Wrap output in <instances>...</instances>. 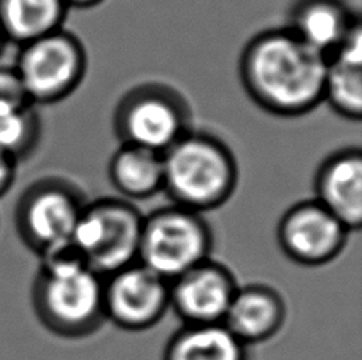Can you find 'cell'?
Here are the masks:
<instances>
[{
    "label": "cell",
    "instance_id": "1",
    "mask_svg": "<svg viewBox=\"0 0 362 360\" xmlns=\"http://www.w3.org/2000/svg\"><path fill=\"white\" fill-rule=\"evenodd\" d=\"M327 57L288 28L267 29L245 44L238 73L245 92L264 112L299 118L322 104Z\"/></svg>",
    "mask_w": 362,
    "mask_h": 360
},
{
    "label": "cell",
    "instance_id": "2",
    "mask_svg": "<svg viewBox=\"0 0 362 360\" xmlns=\"http://www.w3.org/2000/svg\"><path fill=\"white\" fill-rule=\"evenodd\" d=\"M40 324L64 340H83L107 323L103 276L88 267L72 248L43 257L30 289Z\"/></svg>",
    "mask_w": 362,
    "mask_h": 360
},
{
    "label": "cell",
    "instance_id": "3",
    "mask_svg": "<svg viewBox=\"0 0 362 360\" xmlns=\"http://www.w3.org/2000/svg\"><path fill=\"white\" fill-rule=\"evenodd\" d=\"M164 192L173 205L204 215L230 200L238 184V164L216 135L194 131L163 154Z\"/></svg>",
    "mask_w": 362,
    "mask_h": 360
},
{
    "label": "cell",
    "instance_id": "4",
    "mask_svg": "<svg viewBox=\"0 0 362 360\" xmlns=\"http://www.w3.org/2000/svg\"><path fill=\"white\" fill-rule=\"evenodd\" d=\"M144 215L132 202L105 197L88 202L70 248L100 276L137 262Z\"/></svg>",
    "mask_w": 362,
    "mask_h": 360
},
{
    "label": "cell",
    "instance_id": "5",
    "mask_svg": "<svg viewBox=\"0 0 362 360\" xmlns=\"http://www.w3.org/2000/svg\"><path fill=\"white\" fill-rule=\"evenodd\" d=\"M192 113L183 94L163 83L132 88L115 108L113 128L119 143L164 154L191 131Z\"/></svg>",
    "mask_w": 362,
    "mask_h": 360
},
{
    "label": "cell",
    "instance_id": "6",
    "mask_svg": "<svg viewBox=\"0 0 362 360\" xmlns=\"http://www.w3.org/2000/svg\"><path fill=\"white\" fill-rule=\"evenodd\" d=\"M213 232L204 215L169 205L144 216L139 262L173 281L211 257Z\"/></svg>",
    "mask_w": 362,
    "mask_h": 360
},
{
    "label": "cell",
    "instance_id": "7",
    "mask_svg": "<svg viewBox=\"0 0 362 360\" xmlns=\"http://www.w3.org/2000/svg\"><path fill=\"white\" fill-rule=\"evenodd\" d=\"M78 186L61 176L42 178L23 192L15 222L21 241L43 259L70 246L86 207Z\"/></svg>",
    "mask_w": 362,
    "mask_h": 360
},
{
    "label": "cell",
    "instance_id": "8",
    "mask_svg": "<svg viewBox=\"0 0 362 360\" xmlns=\"http://www.w3.org/2000/svg\"><path fill=\"white\" fill-rule=\"evenodd\" d=\"M19 48L15 68L34 105L59 104L85 80L88 72L85 44L66 29Z\"/></svg>",
    "mask_w": 362,
    "mask_h": 360
},
{
    "label": "cell",
    "instance_id": "9",
    "mask_svg": "<svg viewBox=\"0 0 362 360\" xmlns=\"http://www.w3.org/2000/svg\"><path fill=\"white\" fill-rule=\"evenodd\" d=\"M105 319L127 332L158 325L170 310L169 281L139 260L103 278Z\"/></svg>",
    "mask_w": 362,
    "mask_h": 360
},
{
    "label": "cell",
    "instance_id": "10",
    "mask_svg": "<svg viewBox=\"0 0 362 360\" xmlns=\"http://www.w3.org/2000/svg\"><path fill=\"white\" fill-rule=\"evenodd\" d=\"M346 227L315 200H303L284 211L276 227L283 254L302 267H325L344 253Z\"/></svg>",
    "mask_w": 362,
    "mask_h": 360
},
{
    "label": "cell",
    "instance_id": "11",
    "mask_svg": "<svg viewBox=\"0 0 362 360\" xmlns=\"http://www.w3.org/2000/svg\"><path fill=\"white\" fill-rule=\"evenodd\" d=\"M169 286L170 310L183 324H223L240 284L229 267L210 257Z\"/></svg>",
    "mask_w": 362,
    "mask_h": 360
},
{
    "label": "cell",
    "instance_id": "12",
    "mask_svg": "<svg viewBox=\"0 0 362 360\" xmlns=\"http://www.w3.org/2000/svg\"><path fill=\"white\" fill-rule=\"evenodd\" d=\"M315 200L344 224L348 232L362 226V152L345 148L329 156L315 176Z\"/></svg>",
    "mask_w": 362,
    "mask_h": 360
},
{
    "label": "cell",
    "instance_id": "13",
    "mask_svg": "<svg viewBox=\"0 0 362 360\" xmlns=\"http://www.w3.org/2000/svg\"><path fill=\"white\" fill-rule=\"evenodd\" d=\"M288 305L267 284L238 286L223 324L250 348L275 338L286 324Z\"/></svg>",
    "mask_w": 362,
    "mask_h": 360
},
{
    "label": "cell",
    "instance_id": "14",
    "mask_svg": "<svg viewBox=\"0 0 362 360\" xmlns=\"http://www.w3.org/2000/svg\"><path fill=\"white\" fill-rule=\"evenodd\" d=\"M358 21L361 16L345 0H296L286 28L310 48L329 57Z\"/></svg>",
    "mask_w": 362,
    "mask_h": 360
},
{
    "label": "cell",
    "instance_id": "15",
    "mask_svg": "<svg viewBox=\"0 0 362 360\" xmlns=\"http://www.w3.org/2000/svg\"><path fill=\"white\" fill-rule=\"evenodd\" d=\"M322 102L348 121L362 118V21L327 57Z\"/></svg>",
    "mask_w": 362,
    "mask_h": 360
},
{
    "label": "cell",
    "instance_id": "16",
    "mask_svg": "<svg viewBox=\"0 0 362 360\" xmlns=\"http://www.w3.org/2000/svg\"><path fill=\"white\" fill-rule=\"evenodd\" d=\"M108 178L121 198L144 200L164 189L163 154L121 143L108 162Z\"/></svg>",
    "mask_w": 362,
    "mask_h": 360
},
{
    "label": "cell",
    "instance_id": "17",
    "mask_svg": "<svg viewBox=\"0 0 362 360\" xmlns=\"http://www.w3.org/2000/svg\"><path fill=\"white\" fill-rule=\"evenodd\" d=\"M163 360H248V348L224 324H183Z\"/></svg>",
    "mask_w": 362,
    "mask_h": 360
},
{
    "label": "cell",
    "instance_id": "18",
    "mask_svg": "<svg viewBox=\"0 0 362 360\" xmlns=\"http://www.w3.org/2000/svg\"><path fill=\"white\" fill-rule=\"evenodd\" d=\"M64 0H0V29L6 42L23 44L64 29Z\"/></svg>",
    "mask_w": 362,
    "mask_h": 360
},
{
    "label": "cell",
    "instance_id": "19",
    "mask_svg": "<svg viewBox=\"0 0 362 360\" xmlns=\"http://www.w3.org/2000/svg\"><path fill=\"white\" fill-rule=\"evenodd\" d=\"M42 138V119L35 105H0V151L15 160L29 157Z\"/></svg>",
    "mask_w": 362,
    "mask_h": 360
},
{
    "label": "cell",
    "instance_id": "20",
    "mask_svg": "<svg viewBox=\"0 0 362 360\" xmlns=\"http://www.w3.org/2000/svg\"><path fill=\"white\" fill-rule=\"evenodd\" d=\"M0 105L29 107L34 105L25 91L21 76L15 67L0 66Z\"/></svg>",
    "mask_w": 362,
    "mask_h": 360
},
{
    "label": "cell",
    "instance_id": "21",
    "mask_svg": "<svg viewBox=\"0 0 362 360\" xmlns=\"http://www.w3.org/2000/svg\"><path fill=\"white\" fill-rule=\"evenodd\" d=\"M18 160L0 151V197H4L15 183Z\"/></svg>",
    "mask_w": 362,
    "mask_h": 360
},
{
    "label": "cell",
    "instance_id": "22",
    "mask_svg": "<svg viewBox=\"0 0 362 360\" xmlns=\"http://www.w3.org/2000/svg\"><path fill=\"white\" fill-rule=\"evenodd\" d=\"M103 0H64L67 8H93V6L100 5Z\"/></svg>",
    "mask_w": 362,
    "mask_h": 360
},
{
    "label": "cell",
    "instance_id": "23",
    "mask_svg": "<svg viewBox=\"0 0 362 360\" xmlns=\"http://www.w3.org/2000/svg\"><path fill=\"white\" fill-rule=\"evenodd\" d=\"M8 43L6 42V38H5V35H4V32H2V29H0V56H2V53H4V48H5V44Z\"/></svg>",
    "mask_w": 362,
    "mask_h": 360
}]
</instances>
